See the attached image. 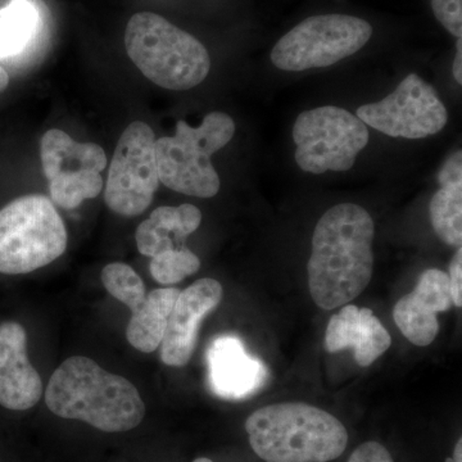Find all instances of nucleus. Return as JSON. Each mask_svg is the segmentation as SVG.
I'll list each match as a JSON object with an SVG mask.
<instances>
[{
    "mask_svg": "<svg viewBox=\"0 0 462 462\" xmlns=\"http://www.w3.org/2000/svg\"><path fill=\"white\" fill-rule=\"evenodd\" d=\"M375 225L364 207L340 203L321 216L307 264L309 287L324 310L348 305L373 278Z\"/></svg>",
    "mask_w": 462,
    "mask_h": 462,
    "instance_id": "f257e3e1",
    "label": "nucleus"
},
{
    "mask_svg": "<svg viewBox=\"0 0 462 462\" xmlns=\"http://www.w3.org/2000/svg\"><path fill=\"white\" fill-rule=\"evenodd\" d=\"M45 403L54 415L81 420L107 433L138 427L144 401L129 380L83 356L67 358L51 376Z\"/></svg>",
    "mask_w": 462,
    "mask_h": 462,
    "instance_id": "f03ea898",
    "label": "nucleus"
},
{
    "mask_svg": "<svg viewBox=\"0 0 462 462\" xmlns=\"http://www.w3.org/2000/svg\"><path fill=\"white\" fill-rule=\"evenodd\" d=\"M249 445L266 462H329L345 452L348 433L331 413L302 402L258 409L245 421Z\"/></svg>",
    "mask_w": 462,
    "mask_h": 462,
    "instance_id": "7ed1b4c3",
    "label": "nucleus"
},
{
    "mask_svg": "<svg viewBox=\"0 0 462 462\" xmlns=\"http://www.w3.org/2000/svg\"><path fill=\"white\" fill-rule=\"evenodd\" d=\"M125 47L142 74L163 89H193L211 69L208 51L199 39L152 12L130 18Z\"/></svg>",
    "mask_w": 462,
    "mask_h": 462,
    "instance_id": "20e7f679",
    "label": "nucleus"
},
{
    "mask_svg": "<svg viewBox=\"0 0 462 462\" xmlns=\"http://www.w3.org/2000/svg\"><path fill=\"white\" fill-rule=\"evenodd\" d=\"M234 134L236 123L224 112L207 115L199 127L179 121L175 135L156 141L160 181L178 193L212 199L221 184L211 157L229 144Z\"/></svg>",
    "mask_w": 462,
    "mask_h": 462,
    "instance_id": "39448f33",
    "label": "nucleus"
},
{
    "mask_svg": "<svg viewBox=\"0 0 462 462\" xmlns=\"http://www.w3.org/2000/svg\"><path fill=\"white\" fill-rule=\"evenodd\" d=\"M67 230L44 196H23L0 209V273L23 275L65 254Z\"/></svg>",
    "mask_w": 462,
    "mask_h": 462,
    "instance_id": "423d86ee",
    "label": "nucleus"
},
{
    "mask_svg": "<svg viewBox=\"0 0 462 462\" xmlns=\"http://www.w3.org/2000/svg\"><path fill=\"white\" fill-rule=\"evenodd\" d=\"M373 32L366 20L348 14L309 17L276 42L270 58L282 71L329 67L363 50Z\"/></svg>",
    "mask_w": 462,
    "mask_h": 462,
    "instance_id": "0eeeda50",
    "label": "nucleus"
},
{
    "mask_svg": "<svg viewBox=\"0 0 462 462\" xmlns=\"http://www.w3.org/2000/svg\"><path fill=\"white\" fill-rule=\"evenodd\" d=\"M293 141L294 158L303 171L315 175L348 171L369 143V130L346 109L324 106L298 116Z\"/></svg>",
    "mask_w": 462,
    "mask_h": 462,
    "instance_id": "6e6552de",
    "label": "nucleus"
},
{
    "mask_svg": "<svg viewBox=\"0 0 462 462\" xmlns=\"http://www.w3.org/2000/svg\"><path fill=\"white\" fill-rule=\"evenodd\" d=\"M160 182L156 135L149 125L134 121L116 145L106 182V205L115 214L135 217L151 206Z\"/></svg>",
    "mask_w": 462,
    "mask_h": 462,
    "instance_id": "1a4fd4ad",
    "label": "nucleus"
},
{
    "mask_svg": "<svg viewBox=\"0 0 462 462\" xmlns=\"http://www.w3.org/2000/svg\"><path fill=\"white\" fill-rule=\"evenodd\" d=\"M366 126L392 138L424 139L445 129L448 112L436 89L410 74L380 102L361 106L356 114Z\"/></svg>",
    "mask_w": 462,
    "mask_h": 462,
    "instance_id": "9d476101",
    "label": "nucleus"
},
{
    "mask_svg": "<svg viewBox=\"0 0 462 462\" xmlns=\"http://www.w3.org/2000/svg\"><path fill=\"white\" fill-rule=\"evenodd\" d=\"M223 296V285L211 278L199 279L180 291L161 343L163 364L181 367L189 363L199 340L200 324L220 305Z\"/></svg>",
    "mask_w": 462,
    "mask_h": 462,
    "instance_id": "9b49d317",
    "label": "nucleus"
},
{
    "mask_svg": "<svg viewBox=\"0 0 462 462\" xmlns=\"http://www.w3.org/2000/svg\"><path fill=\"white\" fill-rule=\"evenodd\" d=\"M452 305L448 275L442 270L430 269L421 273L411 293L394 306V322L412 345L427 346L439 331L437 315L448 311Z\"/></svg>",
    "mask_w": 462,
    "mask_h": 462,
    "instance_id": "f8f14e48",
    "label": "nucleus"
},
{
    "mask_svg": "<svg viewBox=\"0 0 462 462\" xmlns=\"http://www.w3.org/2000/svg\"><path fill=\"white\" fill-rule=\"evenodd\" d=\"M42 396L41 375L27 356L25 328L16 321L0 324V406L25 411Z\"/></svg>",
    "mask_w": 462,
    "mask_h": 462,
    "instance_id": "ddd939ff",
    "label": "nucleus"
},
{
    "mask_svg": "<svg viewBox=\"0 0 462 462\" xmlns=\"http://www.w3.org/2000/svg\"><path fill=\"white\" fill-rule=\"evenodd\" d=\"M209 387L225 400H243L256 393L267 379V369L233 336L216 338L207 354Z\"/></svg>",
    "mask_w": 462,
    "mask_h": 462,
    "instance_id": "4468645a",
    "label": "nucleus"
},
{
    "mask_svg": "<svg viewBox=\"0 0 462 462\" xmlns=\"http://www.w3.org/2000/svg\"><path fill=\"white\" fill-rule=\"evenodd\" d=\"M392 337L370 309L346 305L331 316L325 333V346L330 354L351 348L356 363L367 367L388 351Z\"/></svg>",
    "mask_w": 462,
    "mask_h": 462,
    "instance_id": "2eb2a0df",
    "label": "nucleus"
},
{
    "mask_svg": "<svg viewBox=\"0 0 462 462\" xmlns=\"http://www.w3.org/2000/svg\"><path fill=\"white\" fill-rule=\"evenodd\" d=\"M202 223V212L184 203L179 207H158L135 231L136 247L144 256L154 257L175 249V240L187 238Z\"/></svg>",
    "mask_w": 462,
    "mask_h": 462,
    "instance_id": "dca6fc26",
    "label": "nucleus"
},
{
    "mask_svg": "<svg viewBox=\"0 0 462 462\" xmlns=\"http://www.w3.org/2000/svg\"><path fill=\"white\" fill-rule=\"evenodd\" d=\"M42 171L48 180L62 173L90 170L102 172L107 167V156L96 143H79L62 130L51 129L41 143Z\"/></svg>",
    "mask_w": 462,
    "mask_h": 462,
    "instance_id": "f3484780",
    "label": "nucleus"
},
{
    "mask_svg": "<svg viewBox=\"0 0 462 462\" xmlns=\"http://www.w3.org/2000/svg\"><path fill=\"white\" fill-rule=\"evenodd\" d=\"M180 291L178 288L154 289L145 297L141 309L133 312L126 328L130 345L143 354H152L162 343L167 320Z\"/></svg>",
    "mask_w": 462,
    "mask_h": 462,
    "instance_id": "a211bd4d",
    "label": "nucleus"
},
{
    "mask_svg": "<svg viewBox=\"0 0 462 462\" xmlns=\"http://www.w3.org/2000/svg\"><path fill=\"white\" fill-rule=\"evenodd\" d=\"M38 25L39 11L32 0H12L0 11V58L23 53Z\"/></svg>",
    "mask_w": 462,
    "mask_h": 462,
    "instance_id": "6ab92c4d",
    "label": "nucleus"
},
{
    "mask_svg": "<svg viewBox=\"0 0 462 462\" xmlns=\"http://www.w3.org/2000/svg\"><path fill=\"white\" fill-rule=\"evenodd\" d=\"M431 226L451 247L462 245V181L442 185L430 200Z\"/></svg>",
    "mask_w": 462,
    "mask_h": 462,
    "instance_id": "aec40b11",
    "label": "nucleus"
},
{
    "mask_svg": "<svg viewBox=\"0 0 462 462\" xmlns=\"http://www.w3.org/2000/svg\"><path fill=\"white\" fill-rule=\"evenodd\" d=\"M102 189V175L90 170L62 173L50 180L51 199L57 206L66 209L76 208L85 199H97Z\"/></svg>",
    "mask_w": 462,
    "mask_h": 462,
    "instance_id": "412c9836",
    "label": "nucleus"
},
{
    "mask_svg": "<svg viewBox=\"0 0 462 462\" xmlns=\"http://www.w3.org/2000/svg\"><path fill=\"white\" fill-rule=\"evenodd\" d=\"M100 279L108 293L125 306L129 307L132 314L141 309L147 297L144 282L129 264L109 263L102 270Z\"/></svg>",
    "mask_w": 462,
    "mask_h": 462,
    "instance_id": "4be33fe9",
    "label": "nucleus"
},
{
    "mask_svg": "<svg viewBox=\"0 0 462 462\" xmlns=\"http://www.w3.org/2000/svg\"><path fill=\"white\" fill-rule=\"evenodd\" d=\"M199 269V256L185 247L171 249L152 257L149 267L154 281L162 285L178 284Z\"/></svg>",
    "mask_w": 462,
    "mask_h": 462,
    "instance_id": "5701e85b",
    "label": "nucleus"
},
{
    "mask_svg": "<svg viewBox=\"0 0 462 462\" xmlns=\"http://www.w3.org/2000/svg\"><path fill=\"white\" fill-rule=\"evenodd\" d=\"M431 9L440 25L455 38L462 36V0H431Z\"/></svg>",
    "mask_w": 462,
    "mask_h": 462,
    "instance_id": "b1692460",
    "label": "nucleus"
},
{
    "mask_svg": "<svg viewBox=\"0 0 462 462\" xmlns=\"http://www.w3.org/2000/svg\"><path fill=\"white\" fill-rule=\"evenodd\" d=\"M348 462H394L384 446L378 442H366L358 446Z\"/></svg>",
    "mask_w": 462,
    "mask_h": 462,
    "instance_id": "393cba45",
    "label": "nucleus"
},
{
    "mask_svg": "<svg viewBox=\"0 0 462 462\" xmlns=\"http://www.w3.org/2000/svg\"><path fill=\"white\" fill-rule=\"evenodd\" d=\"M449 289H451L452 303L462 306V248H457L451 263H449Z\"/></svg>",
    "mask_w": 462,
    "mask_h": 462,
    "instance_id": "a878e982",
    "label": "nucleus"
},
{
    "mask_svg": "<svg viewBox=\"0 0 462 462\" xmlns=\"http://www.w3.org/2000/svg\"><path fill=\"white\" fill-rule=\"evenodd\" d=\"M462 181V153L461 151L455 152L446 161L445 165L438 173V182L440 187L447 184H454V182Z\"/></svg>",
    "mask_w": 462,
    "mask_h": 462,
    "instance_id": "bb28decb",
    "label": "nucleus"
},
{
    "mask_svg": "<svg viewBox=\"0 0 462 462\" xmlns=\"http://www.w3.org/2000/svg\"><path fill=\"white\" fill-rule=\"evenodd\" d=\"M454 78L458 84H462V42L457 39V51L454 60Z\"/></svg>",
    "mask_w": 462,
    "mask_h": 462,
    "instance_id": "cd10ccee",
    "label": "nucleus"
},
{
    "mask_svg": "<svg viewBox=\"0 0 462 462\" xmlns=\"http://www.w3.org/2000/svg\"><path fill=\"white\" fill-rule=\"evenodd\" d=\"M446 462H462V439L457 440L454 449L452 458H447Z\"/></svg>",
    "mask_w": 462,
    "mask_h": 462,
    "instance_id": "c85d7f7f",
    "label": "nucleus"
},
{
    "mask_svg": "<svg viewBox=\"0 0 462 462\" xmlns=\"http://www.w3.org/2000/svg\"><path fill=\"white\" fill-rule=\"evenodd\" d=\"M9 85V75L2 66H0V93L7 89Z\"/></svg>",
    "mask_w": 462,
    "mask_h": 462,
    "instance_id": "c756f323",
    "label": "nucleus"
},
{
    "mask_svg": "<svg viewBox=\"0 0 462 462\" xmlns=\"http://www.w3.org/2000/svg\"><path fill=\"white\" fill-rule=\"evenodd\" d=\"M193 462H214V461L209 460V458L200 457V458H197V460H194Z\"/></svg>",
    "mask_w": 462,
    "mask_h": 462,
    "instance_id": "7c9ffc66",
    "label": "nucleus"
}]
</instances>
